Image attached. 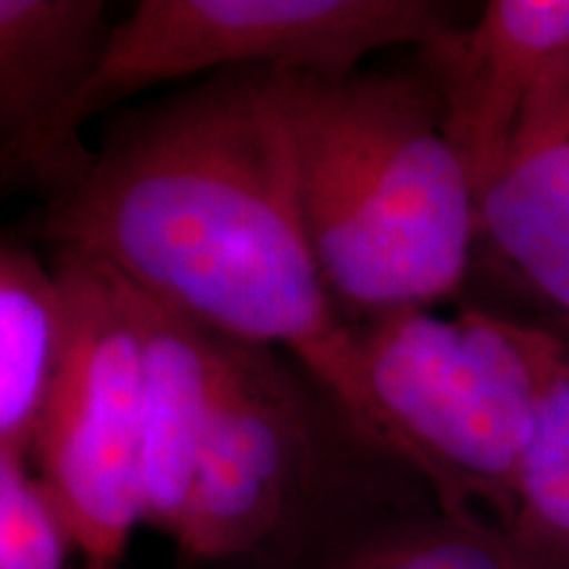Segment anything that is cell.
Segmentation results:
<instances>
[{
	"label": "cell",
	"mask_w": 569,
	"mask_h": 569,
	"mask_svg": "<svg viewBox=\"0 0 569 569\" xmlns=\"http://www.w3.org/2000/svg\"><path fill=\"white\" fill-rule=\"evenodd\" d=\"M40 238L217 336L290 356L365 440L356 330L306 234L280 71L206 77L122 113L56 182Z\"/></svg>",
	"instance_id": "obj_1"
},
{
	"label": "cell",
	"mask_w": 569,
	"mask_h": 569,
	"mask_svg": "<svg viewBox=\"0 0 569 569\" xmlns=\"http://www.w3.org/2000/svg\"><path fill=\"white\" fill-rule=\"evenodd\" d=\"M282 80L306 234L340 317L356 327L457 296L478 193L422 67Z\"/></svg>",
	"instance_id": "obj_2"
},
{
	"label": "cell",
	"mask_w": 569,
	"mask_h": 569,
	"mask_svg": "<svg viewBox=\"0 0 569 569\" xmlns=\"http://www.w3.org/2000/svg\"><path fill=\"white\" fill-rule=\"evenodd\" d=\"M365 440L446 511L515 528L517 482L559 343L486 309H409L353 327Z\"/></svg>",
	"instance_id": "obj_3"
},
{
	"label": "cell",
	"mask_w": 569,
	"mask_h": 569,
	"mask_svg": "<svg viewBox=\"0 0 569 569\" xmlns=\"http://www.w3.org/2000/svg\"><path fill=\"white\" fill-rule=\"evenodd\" d=\"M453 21L427 0H140L113 19L84 80L24 146L0 159V188L53 184L82 159V132L127 98L243 69L348 77L388 48H422Z\"/></svg>",
	"instance_id": "obj_4"
},
{
	"label": "cell",
	"mask_w": 569,
	"mask_h": 569,
	"mask_svg": "<svg viewBox=\"0 0 569 569\" xmlns=\"http://www.w3.org/2000/svg\"><path fill=\"white\" fill-rule=\"evenodd\" d=\"M53 259L69 322L30 467L80 569H122L146 525L140 303L96 261Z\"/></svg>",
	"instance_id": "obj_5"
},
{
	"label": "cell",
	"mask_w": 569,
	"mask_h": 569,
	"mask_svg": "<svg viewBox=\"0 0 569 569\" xmlns=\"http://www.w3.org/2000/svg\"><path fill=\"white\" fill-rule=\"evenodd\" d=\"M343 411L290 356L224 338L193 490L172 540L184 565L259 557L315 517Z\"/></svg>",
	"instance_id": "obj_6"
},
{
	"label": "cell",
	"mask_w": 569,
	"mask_h": 569,
	"mask_svg": "<svg viewBox=\"0 0 569 569\" xmlns=\"http://www.w3.org/2000/svg\"><path fill=\"white\" fill-rule=\"evenodd\" d=\"M478 198L569 140V0H490L419 51Z\"/></svg>",
	"instance_id": "obj_7"
},
{
	"label": "cell",
	"mask_w": 569,
	"mask_h": 569,
	"mask_svg": "<svg viewBox=\"0 0 569 569\" xmlns=\"http://www.w3.org/2000/svg\"><path fill=\"white\" fill-rule=\"evenodd\" d=\"M138 293V290H134ZM146 525L177 538L222 372L224 336L138 293Z\"/></svg>",
	"instance_id": "obj_8"
},
{
	"label": "cell",
	"mask_w": 569,
	"mask_h": 569,
	"mask_svg": "<svg viewBox=\"0 0 569 569\" xmlns=\"http://www.w3.org/2000/svg\"><path fill=\"white\" fill-rule=\"evenodd\" d=\"M528 306L538 330L569 351V140L501 174L478 198V248Z\"/></svg>",
	"instance_id": "obj_9"
},
{
	"label": "cell",
	"mask_w": 569,
	"mask_h": 569,
	"mask_svg": "<svg viewBox=\"0 0 569 569\" xmlns=\"http://www.w3.org/2000/svg\"><path fill=\"white\" fill-rule=\"evenodd\" d=\"M111 24L103 0H0V159L80 88Z\"/></svg>",
	"instance_id": "obj_10"
},
{
	"label": "cell",
	"mask_w": 569,
	"mask_h": 569,
	"mask_svg": "<svg viewBox=\"0 0 569 569\" xmlns=\"http://www.w3.org/2000/svg\"><path fill=\"white\" fill-rule=\"evenodd\" d=\"M67 284L56 259L0 240V448L30 461L67 340Z\"/></svg>",
	"instance_id": "obj_11"
},
{
	"label": "cell",
	"mask_w": 569,
	"mask_h": 569,
	"mask_svg": "<svg viewBox=\"0 0 569 569\" xmlns=\"http://www.w3.org/2000/svg\"><path fill=\"white\" fill-rule=\"evenodd\" d=\"M306 569H569L522 532L480 515L436 509L348 530Z\"/></svg>",
	"instance_id": "obj_12"
},
{
	"label": "cell",
	"mask_w": 569,
	"mask_h": 569,
	"mask_svg": "<svg viewBox=\"0 0 569 569\" xmlns=\"http://www.w3.org/2000/svg\"><path fill=\"white\" fill-rule=\"evenodd\" d=\"M515 530L569 567V351L559 346L517 482Z\"/></svg>",
	"instance_id": "obj_13"
},
{
	"label": "cell",
	"mask_w": 569,
	"mask_h": 569,
	"mask_svg": "<svg viewBox=\"0 0 569 569\" xmlns=\"http://www.w3.org/2000/svg\"><path fill=\"white\" fill-rule=\"evenodd\" d=\"M71 557L30 461L0 448V569H69Z\"/></svg>",
	"instance_id": "obj_14"
}]
</instances>
